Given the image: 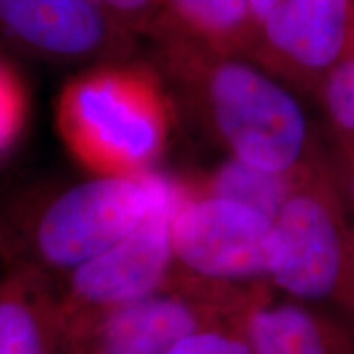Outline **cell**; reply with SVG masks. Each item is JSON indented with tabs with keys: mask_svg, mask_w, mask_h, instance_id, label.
Listing matches in <instances>:
<instances>
[{
	"mask_svg": "<svg viewBox=\"0 0 354 354\" xmlns=\"http://www.w3.org/2000/svg\"><path fill=\"white\" fill-rule=\"evenodd\" d=\"M158 71L172 100L227 158L279 176H299L328 158L297 92L245 56L159 37Z\"/></svg>",
	"mask_w": 354,
	"mask_h": 354,
	"instance_id": "obj_1",
	"label": "cell"
},
{
	"mask_svg": "<svg viewBox=\"0 0 354 354\" xmlns=\"http://www.w3.org/2000/svg\"><path fill=\"white\" fill-rule=\"evenodd\" d=\"M154 71L110 63L86 68L61 91L56 123L71 154L97 176L153 171L166 151L174 107Z\"/></svg>",
	"mask_w": 354,
	"mask_h": 354,
	"instance_id": "obj_2",
	"label": "cell"
},
{
	"mask_svg": "<svg viewBox=\"0 0 354 354\" xmlns=\"http://www.w3.org/2000/svg\"><path fill=\"white\" fill-rule=\"evenodd\" d=\"M187 183L158 171L94 176L30 209L17 225L13 268L56 284L77 266L107 250L158 210L172 207ZM12 268V269H13Z\"/></svg>",
	"mask_w": 354,
	"mask_h": 354,
	"instance_id": "obj_3",
	"label": "cell"
},
{
	"mask_svg": "<svg viewBox=\"0 0 354 354\" xmlns=\"http://www.w3.org/2000/svg\"><path fill=\"white\" fill-rule=\"evenodd\" d=\"M268 282L286 297L320 305L354 325V223L328 158L295 179L274 216Z\"/></svg>",
	"mask_w": 354,
	"mask_h": 354,
	"instance_id": "obj_4",
	"label": "cell"
},
{
	"mask_svg": "<svg viewBox=\"0 0 354 354\" xmlns=\"http://www.w3.org/2000/svg\"><path fill=\"white\" fill-rule=\"evenodd\" d=\"M271 225L253 207L187 183L171 215L176 279L215 287L264 284Z\"/></svg>",
	"mask_w": 354,
	"mask_h": 354,
	"instance_id": "obj_5",
	"label": "cell"
},
{
	"mask_svg": "<svg viewBox=\"0 0 354 354\" xmlns=\"http://www.w3.org/2000/svg\"><path fill=\"white\" fill-rule=\"evenodd\" d=\"M176 203L158 210L56 282L55 312L61 338L174 284L171 215Z\"/></svg>",
	"mask_w": 354,
	"mask_h": 354,
	"instance_id": "obj_6",
	"label": "cell"
},
{
	"mask_svg": "<svg viewBox=\"0 0 354 354\" xmlns=\"http://www.w3.org/2000/svg\"><path fill=\"white\" fill-rule=\"evenodd\" d=\"M263 287H215L176 279L167 289L61 338L59 354H165L190 331L240 315Z\"/></svg>",
	"mask_w": 354,
	"mask_h": 354,
	"instance_id": "obj_7",
	"label": "cell"
},
{
	"mask_svg": "<svg viewBox=\"0 0 354 354\" xmlns=\"http://www.w3.org/2000/svg\"><path fill=\"white\" fill-rule=\"evenodd\" d=\"M135 38L92 0H0V41L46 63H123Z\"/></svg>",
	"mask_w": 354,
	"mask_h": 354,
	"instance_id": "obj_8",
	"label": "cell"
},
{
	"mask_svg": "<svg viewBox=\"0 0 354 354\" xmlns=\"http://www.w3.org/2000/svg\"><path fill=\"white\" fill-rule=\"evenodd\" d=\"M354 46V0H282L258 26L250 59L300 95Z\"/></svg>",
	"mask_w": 354,
	"mask_h": 354,
	"instance_id": "obj_9",
	"label": "cell"
},
{
	"mask_svg": "<svg viewBox=\"0 0 354 354\" xmlns=\"http://www.w3.org/2000/svg\"><path fill=\"white\" fill-rule=\"evenodd\" d=\"M253 354H354V325L331 310L266 286L245 318Z\"/></svg>",
	"mask_w": 354,
	"mask_h": 354,
	"instance_id": "obj_10",
	"label": "cell"
},
{
	"mask_svg": "<svg viewBox=\"0 0 354 354\" xmlns=\"http://www.w3.org/2000/svg\"><path fill=\"white\" fill-rule=\"evenodd\" d=\"M55 284L28 269L0 279V354H59Z\"/></svg>",
	"mask_w": 354,
	"mask_h": 354,
	"instance_id": "obj_11",
	"label": "cell"
},
{
	"mask_svg": "<svg viewBox=\"0 0 354 354\" xmlns=\"http://www.w3.org/2000/svg\"><path fill=\"white\" fill-rule=\"evenodd\" d=\"M256 33L248 0H161L154 38H183L225 55L250 57Z\"/></svg>",
	"mask_w": 354,
	"mask_h": 354,
	"instance_id": "obj_12",
	"label": "cell"
},
{
	"mask_svg": "<svg viewBox=\"0 0 354 354\" xmlns=\"http://www.w3.org/2000/svg\"><path fill=\"white\" fill-rule=\"evenodd\" d=\"M299 176L272 174L227 158L190 185L201 192L245 203L274 220Z\"/></svg>",
	"mask_w": 354,
	"mask_h": 354,
	"instance_id": "obj_13",
	"label": "cell"
},
{
	"mask_svg": "<svg viewBox=\"0 0 354 354\" xmlns=\"http://www.w3.org/2000/svg\"><path fill=\"white\" fill-rule=\"evenodd\" d=\"M323 120L330 151H354V46L326 74L312 95Z\"/></svg>",
	"mask_w": 354,
	"mask_h": 354,
	"instance_id": "obj_14",
	"label": "cell"
},
{
	"mask_svg": "<svg viewBox=\"0 0 354 354\" xmlns=\"http://www.w3.org/2000/svg\"><path fill=\"white\" fill-rule=\"evenodd\" d=\"M248 308L240 315L207 323L190 331L165 354H253L245 326Z\"/></svg>",
	"mask_w": 354,
	"mask_h": 354,
	"instance_id": "obj_15",
	"label": "cell"
},
{
	"mask_svg": "<svg viewBox=\"0 0 354 354\" xmlns=\"http://www.w3.org/2000/svg\"><path fill=\"white\" fill-rule=\"evenodd\" d=\"M28 113V97L15 69L0 57V156L20 138Z\"/></svg>",
	"mask_w": 354,
	"mask_h": 354,
	"instance_id": "obj_16",
	"label": "cell"
},
{
	"mask_svg": "<svg viewBox=\"0 0 354 354\" xmlns=\"http://www.w3.org/2000/svg\"><path fill=\"white\" fill-rule=\"evenodd\" d=\"M128 32L154 37L161 21V0H92Z\"/></svg>",
	"mask_w": 354,
	"mask_h": 354,
	"instance_id": "obj_17",
	"label": "cell"
},
{
	"mask_svg": "<svg viewBox=\"0 0 354 354\" xmlns=\"http://www.w3.org/2000/svg\"><path fill=\"white\" fill-rule=\"evenodd\" d=\"M328 165L336 189L354 223V151L335 153L328 149Z\"/></svg>",
	"mask_w": 354,
	"mask_h": 354,
	"instance_id": "obj_18",
	"label": "cell"
},
{
	"mask_svg": "<svg viewBox=\"0 0 354 354\" xmlns=\"http://www.w3.org/2000/svg\"><path fill=\"white\" fill-rule=\"evenodd\" d=\"M248 2H250L256 25L259 26L261 21H263L266 17H268L269 13H271L274 8L282 2V0H248Z\"/></svg>",
	"mask_w": 354,
	"mask_h": 354,
	"instance_id": "obj_19",
	"label": "cell"
}]
</instances>
